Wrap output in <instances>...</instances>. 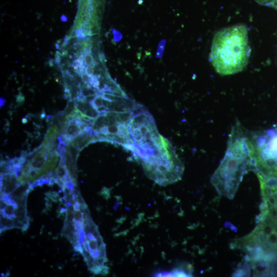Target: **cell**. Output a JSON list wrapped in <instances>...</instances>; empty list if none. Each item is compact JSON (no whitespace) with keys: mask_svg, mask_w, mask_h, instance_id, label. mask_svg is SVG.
Here are the masks:
<instances>
[{"mask_svg":"<svg viewBox=\"0 0 277 277\" xmlns=\"http://www.w3.org/2000/svg\"><path fill=\"white\" fill-rule=\"evenodd\" d=\"M253 171L249 133L238 121L231 128L225 155L211 181L219 194L232 200L244 176Z\"/></svg>","mask_w":277,"mask_h":277,"instance_id":"obj_1","label":"cell"},{"mask_svg":"<svg viewBox=\"0 0 277 277\" xmlns=\"http://www.w3.org/2000/svg\"><path fill=\"white\" fill-rule=\"evenodd\" d=\"M250 53L247 28L243 25H236L224 28L215 34L210 60L218 73L231 75L245 68Z\"/></svg>","mask_w":277,"mask_h":277,"instance_id":"obj_2","label":"cell"},{"mask_svg":"<svg viewBox=\"0 0 277 277\" xmlns=\"http://www.w3.org/2000/svg\"><path fill=\"white\" fill-rule=\"evenodd\" d=\"M233 247L246 253L254 276L268 275L277 259V225L266 220L257 221L254 229L235 240Z\"/></svg>","mask_w":277,"mask_h":277,"instance_id":"obj_3","label":"cell"},{"mask_svg":"<svg viewBox=\"0 0 277 277\" xmlns=\"http://www.w3.org/2000/svg\"><path fill=\"white\" fill-rule=\"evenodd\" d=\"M253 172L258 178L277 181V125L262 132L249 133Z\"/></svg>","mask_w":277,"mask_h":277,"instance_id":"obj_4","label":"cell"},{"mask_svg":"<svg viewBox=\"0 0 277 277\" xmlns=\"http://www.w3.org/2000/svg\"><path fill=\"white\" fill-rule=\"evenodd\" d=\"M262 202L256 221L267 220L277 225V181L259 178Z\"/></svg>","mask_w":277,"mask_h":277,"instance_id":"obj_5","label":"cell"},{"mask_svg":"<svg viewBox=\"0 0 277 277\" xmlns=\"http://www.w3.org/2000/svg\"><path fill=\"white\" fill-rule=\"evenodd\" d=\"M82 133L80 120L78 118L75 117L68 121L62 134L70 142Z\"/></svg>","mask_w":277,"mask_h":277,"instance_id":"obj_6","label":"cell"},{"mask_svg":"<svg viewBox=\"0 0 277 277\" xmlns=\"http://www.w3.org/2000/svg\"><path fill=\"white\" fill-rule=\"evenodd\" d=\"M20 184L14 173L1 175V195L11 193Z\"/></svg>","mask_w":277,"mask_h":277,"instance_id":"obj_7","label":"cell"},{"mask_svg":"<svg viewBox=\"0 0 277 277\" xmlns=\"http://www.w3.org/2000/svg\"><path fill=\"white\" fill-rule=\"evenodd\" d=\"M74 100L76 109L83 115L92 118V120H95L99 115V112L90 103L76 99Z\"/></svg>","mask_w":277,"mask_h":277,"instance_id":"obj_8","label":"cell"},{"mask_svg":"<svg viewBox=\"0 0 277 277\" xmlns=\"http://www.w3.org/2000/svg\"><path fill=\"white\" fill-rule=\"evenodd\" d=\"M90 133H84L70 142L80 151L89 144L97 142L96 136H92Z\"/></svg>","mask_w":277,"mask_h":277,"instance_id":"obj_9","label":"cell"},{"mask_svg":"<svg viewBox=\"0 0 277 277\" xmlns=\"http://www.w3.org/2000/svg\"><path fill=\"white\" fill-rule=\"evenodd\" d=\"M49 156V152L42 147L33 159L29 163L31 168L41 170L45 165Z\"/></svg>","mask_w":277,"mask_h":277,"instance_id":"obj_10","label":"cell"},{"mask_svg":"<svg viewBox=\"0 0 277 277\" xmlns=\"http://www.w3.org/2000/svg\"><path fill=\"white\" fill-rule=\"evenodd\" d=\"M109 126L108 118L105 114H100L94 120L92 130L95 132L97 135L105 128Z\"/></svg>","mask_w":277,"mask_h":277,"instance_id":"obj_11","label":"cell"},{"mask_svg":"<svg viewBox=\"0 0 277 277\" xmlns=\"http://www.w3.org/2000/svg\"><path fill=\"white\" fill-rule=\"evenodd\" d=\"M18 208V205L14 201H12L11 204H8L3 211H1L2 215L9 219H14L16 218L15 210Z\"/></svg>","mask_w":277,"mask_h":277,"instance_id":"obj_12","label":"cell"},{"mask_svg":"<svg viewBox=\"0 0 277 277\" xmlns=\"http://www.w3.org/2000/svg\"><path fill=\"white\" fill-rule=\"evenodd\" d=\"M63 112L68 121L76 117V108L74 100H68L67 105Z\"/></svg>","mask_w":277,"mask_h":277,"instance_id":"obj_13","label":"cell"},{"mask_svg":"<svg viewBox=\"0 0 277 277\" xmlns=\"http://www.w3.org/2000/svg\"><path fill=\"white\" fill-rule=\"evenodd\" d=\"M251 271V265L248 263V261H246L242 264L240 267L235 271L233 273L234 276H249Z\"/></svg>","mask_w":277,"mask_h":277,"instance_id":"obj_14","label":"cell"},{"mask_svg":"<svg viewBox=\"0 0 277 277\" xmlns=\"http://www.w3.org/2000/svg\"><path fill=\"white\" fill-rule=\"evenodd\" d=\"M15 228L13 219L7 217H1V233L3 232Z\"/></svg>","mask_w":277,"mask_h":277,"instance_id":"obj_15","label":"cell"},{"mask_svg":"<svg viewBox=\"0 0 277 277\" xmlns=\"http://www.w3.org/2000/svg\"><path fill=\"white\" fill-rule=\"evenodd\" d=\"M55 171L58 177L60 179L68 178L70 177L66 166L59 165Z\"/></svg>","mask_w":277,"mask_h":277,"instance_id":"obj_16","label":"cell"},{"mask_svg":"<svg viewBox=\"0 0 277 277\" xmlns=\"http://www.w3.org/2000/svg\"><path fill=\"white\" fill-rule=\"evenodd\" d=\"M166 39H162V41L158 44V47L156 53L155 57L156 58H162L163 57L165 48L166 47Z\"/></svg>","mask_w":277,"mask_h":277,"instance_id":"obj_17","label":"cell"},{"mask_svg":"<svg viewBox=\"0 0 277 277\" xmlns=\"http://www.w3.org/2000/svg\"><path fill=\"white\" fill-rule=\"evenodd\" d=\"M84 60L85 65L86 66H94L95 60L93 55L92 52H88L84 55Z\"/></svg>","mask_w":277,"mask_h":277,"instance_id":"obj_18","label":"cell"},{"mask_svg":"<svg viewBox=\"0 0 277 277\" xmlns=\"http://www.w3.org/2000/svg\"><path fill=\"white\" fill-rule=\"evenodd\" d=\"M90 103L96 109L103 106V98L101 96V94L100 95H97Z\"/></svg>","mask_w":277,"mask_h":277,"instance_id":"obj_19","label":"cell"},{"mask_svg":"<svg viewBox=\"0 0 277 277\" xmlns=\"http://www.w3.org/2000/svg\"><path fill=\"white\" fill-rule=\"evenodd\" d=\"M86 219L84 213L81 210H73V222L83 221L85 222Z\"/></svg>","mask_w":277,"mask_h":277,"instance_id":"obj_20","label":"cell"},{"mask_svg":"<svg viewBox=\"0 0 277 277\" xmlns=\"http://www.w3.org/2000/svg\"><path fill=\"white\" fill-rule=\"evenodd\" d=\"M46 194L53 202L57 203L60 199L59 193L56 191H50L46 192Z\"/></svg>","mask_w":277,"mask_h":277,"instance_id":"obj_21","label":"cell"},{"mask_svg":"<svg viewBox=\"0 0 277 277\" xmlns=\"http://www.w3.org/2000/svg\"><path fill=\"white\" fill-rule=\"evenodd\" d=\"M112 33L114 42L116 43H120L123 37L122 33L120 31L112 28Z\"/></svg>","mask_w":277,"mask_h":277,"instance_id":"obj_22","label":"cell"},{"mask_svg":"<svg viewBox=\"0 0 277 277\" xmlns=\"http://www.w3.org/2000/svg\"><path fill=\"white\" fill-rule=\"evenodd\" d=\"M78 232V244L81 246H83L85 240L86 239V233L84 230L77 231Z\"/></svg>","mask_w":277,"mask_h":277,"instance_id":"obj_23","label":"cell"},{"mask_svg":"<svg viewBox=\"0 0 277 277\" xmlns=\"http://www.w3.org/2000/svg\"><path fill=\"white\" fill-rule=\"evenodd\" d=\"M73 249L75 251L81 253V254H83L84 249L82 246L77 243L73 245Z\"/></svg>","mask_w":277,"mask_h":277,"instance_id":"obj_24","label":"cell"},{"mask_svg":"<svg viewBox=\"0 0 277 277\" xmlns=\"http://www.w3.org/2000/svg\"><path fill=\"white\" fill-rule=\"evenodd\" d=\"M94 67L93 66H87L85 72L90 76H93L94 74Z\"/></svg>","mask_w":277,"mask_h":277,"instance_id":"obj_25","label":"cell"},{"mask_svg":"<svg viewBox=\"0 0 277 277\" xmlns=\"http://www.w3.org/2000/svg\"><path fill=\"white\" fill-rule=\"evenodd\" d=\"M16 100L19 104H22L24 101H25V98L23 95L20 93L16 97Z\"/></svg>","mask_w":277,"mask_h":277,"instance_id":"obj_26","label":"cell"},{"mask_svg":"<svg viewBox=\"0 0 277 277\" xmlns=\"http://www.w3.org/2000/svg\"><path fill=\"white\" fill-rule=\"evenodd\" d=\"M14 173L17 178L20 177L23 174L21 169L20 168L15 169Z\"/></svg>","mask_w":277,"mask_h":277,"instance_id":"obj_27","label":"cell"},{"mask_svg":"<svg viewBox=\"0 0 277 277\" xmlns=\"http://www.w3.org/2000/svg\"><path fill=\"white\" fill-rule=\"evenodd\" d=\"M8 206V204L1 199V211H3Z\"/></svg>","mask_w":277,"mask_h":277,"instance_id":"obj_28","label":"cell"},{"mask_svg":"<svg viewBox=\"0 0 277 277\" xmlns=\"http://www.w3.org/2000/svg\"><path fill=\"white\" fill-rule=\"evenodd\" d=\"M0 103H1V108H2L3 107H4L6 104V100L5 98L2 97L1 98V102H0Z\"/></svg>","mask_w":277,"mask_h":277,"instance_id":"obj_29","label":"cell"},{"mask_svg":"<svg viewBox=\"0 0 277 277\" xmlns=\"http://www.w3.org/2000/svg\"><path fill=\"white\" fill-rule=\"evenodd\" d=\"M61 20L62 22H66L67 20V18L65 16H63L61 17Z\"/></svg>","mask_w":277,"mask_h":277,"instance_id":"obj_30","label":"cell"},{"mask_svg":"<svg viewBox=\"0 0 277 277\" xmlns=\"http://www.w3.org/2000/svg\"><path fill=\"white\" fill-rule=\"evenodd\" d=\"M22 123H23V124H26V123H27V118H25V117L23 118Z\"/></svg>","mask_w":277,"mask_h":277,"instance_id":"obj_31","label":"cell"}]
</instances>
